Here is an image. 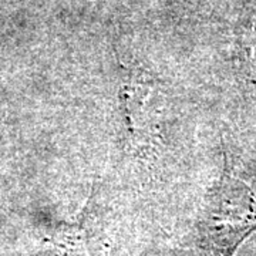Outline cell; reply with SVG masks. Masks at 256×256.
<instances>
[{"instance_id":"7a4b0ae2","label":"cell","mask_w":256,"mask_h":256,"mask_svg":"<svg viewBox=\"0 0 256 256\" xmlns=\"http://www.w3.org/2000/svg\"><path fill=\"white\" fill-rule=\"evenodd\" d=\"M124 100L134 137L140 141L152 137L164 112V94L151 82L131 77L124 86Z\"/></svg>"},{"instance_id":"6da1fadb","label":"cell","mask_w":256,"mask_h":256,"mask_svg":"<svg viewBox=\"0 0 256 256\" xmlns=\"http://www.w3.org/2000/svg\"><path fill=\"white\" fill-rule=\"evenodd\" d=\"M256 230V178L225 154L222 176L196 225L195 256H234Z\"/></svg>"}]
</instances>
